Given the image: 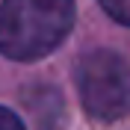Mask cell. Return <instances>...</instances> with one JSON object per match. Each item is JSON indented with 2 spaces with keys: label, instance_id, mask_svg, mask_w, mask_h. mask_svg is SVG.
I'll list each match as a JSON object with an SVG mask.
<instances>
[{
  "label": "cell",
  "instance_id": "cell-1",
  "mask_svg": "<svg viewBox=\"0 0 130 130\" xmlns=\"http://www.w3.org/2000/svg\"><path fill=\"white\" fill-rule=\"evenodd\" d=\"M74 27V0H3L0 53L18 62L47 56Z\"/></svg>",
  "mask_w": 130,
  "mask_h": 130
},
{
  "label": "cell",
  "instance_id": "cell-2",
  "mask_svg": "<svg viewBox=\"0 0 130 130\" xmlns=\"http://www.w3.org/2000/svg\"><path fill=\"white\" fill-rule=\"evenodd\" d=\"M77 92L86 112L115 121L130 109V65L115 50H92L77 62Z\"/></svg>",
  "mask_w": 130,
  "mask_h": 130
},
{
  "label": "cell",
  "instance_id": "cell-3",
  "mask_svg": "<svg viewBox=\"0 0 130 130\" xmlns=\"http://www.w3.org/2000/svg\"><path fill=\"white\" fill-rule=\"evenodd\" d=\"M98 3L106 9V15H112L115 21L130 27V0H98Z\"/></svg>",
  "mask_w": 130,
  "mask_h": 130
},
{
  "label": "cell",
  "instance_id": "cell-4",
  "mask_svg": "<svg viewBox=\"0 0 130 130\" xmlns=\"http://www.w3.org/2000/svg\"><path fill=\"white\" fill-rule=\"evenodd\" d=\"M0 130H27V127H24V121H21L12 109L0 106Z\"/></svg>",
  "mask_w": 130,
  "mask_h": 130
}]
</instances>
